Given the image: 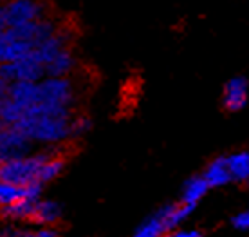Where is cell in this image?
<instances>
[{
	"label": "cell",
	"mask_w": 249,
	"mask_h": 237,
	"mask_svg": "<svg viewBox=\"0 0 249 237\" xmlns=\"http://www.w3.org/2000/svg\"><path fill=\"white\" fill-rule=\"evenodd\" d=\"M71 111L51 109L42 103L27 109L24 118L15 125L20 132L29 138V141L45 145L62 143L71 136Z\"/></svg>",
	"instance_id": "cell-1"
},
{
	"label": "cell",
	"mask_w": 249,
	"mask_h": 237,
	"mask_svg": "<svg viewBox=\"0 0 249 237\" xmlns=\"http://www.w3.org/2000/svg\"><path fill=\"white\" fill-rule=\"evenodd\" d=\"M195 206L184 205H166L159 208L156 214H152L137 226L134 237H164L170 232H174L182 221L193 212Z\"/></svg>",
	"instance_id": "cell-2"
},
{
	"label": "cell",
	"mask_w": 249,
	"mask_h": 237,
	"mask_svg": "<svg viewBox=\"0 0 249 237\" xmlns=\"http://www.w3.org/2000/svg\"><path fill=\"white\" fill-rule=\"evenodd\" d=\"M49 158L51 154L47 152H38V154H27L18 159L0 163V181H6L17 187H29V185L40 183V170Z\"/></svg>",
	"instance_id": "cell-3"
},
{
	"label": "cell",
	"mask_w": 249,
	"mask_h": 237,
	"mask_svg": "<svg viewBox=\"0 0 249 237\" xmlns=\"http://www.w3.org/2000/svg\"><path fill=\"white\" fill-rule=\"evenodd\" d=\"M74 98V83L69 76L65 78L45 76L42 81H38V103L42 105L60 111H71Z\"/></svg>",
	"instance_id": "cell-4"
},
{
	"label": "cell",
	"mask_w": 249,
	"mask_h": 237,
	"mask_svg": "<svg viewBox=\"0 0 249 237\" xmlns=\"http://www.w3.org/2000/svg\"><path fill=\"white\" fill-rule=\"evenodd\" d=\"M0 78L7 80L9 83L15 81H42L45 78V67L33 57V53L27 58H22L18 62L0 63Z\"/></svg>",
	"instance_id": "cell-5"
},
{
	"label": "cell",
	"mask_w": 249,
	"mask_h": 237,
	"mask_svg": "<svg viewBox=\"0 0 249 237\" xmlns=\"http://www.w3.org/2000/svg\"><path fill=\"white\" fill-rule=\"evenodd\" d=\"M4 7L9 27H20L44 19V6L40 0H7Z\"/></svg>",
	"instance_id": "cell-6"
},
{
	"label": "cell",
	"mask_w": 249,
	"mask_h": 237,
	"mask_svg": "<svg viewBox=\"0 0 249 237\" xmlns=\"http://www.w3.org/2000/svg\"><path fill=\"white\" fill-rule=\"evenodd\" d=\"M29 138L20 132L17 127L6 125L0 131V163L18 159L29 154Z\"/></svg>",
	"instance_id": "cell-7"
},
{
	"label": "cell",
	"mask_w": 249,
	"mask_h": 237,
	"mask_svg": "<svg viewBox=\"0 0 249 237\" xmlns=\"http://www.w3.org/2000/svg\"><path fill=\"white\" fill-rule=\"evenodd\" d=\"M222 103L228 111L235 113L246 107L248 103V80L242 76H235L231 78L224 85V93H222Z\"/></svg>",
	"instance_id": "cell-8"
},
{
	"label": "cell",
	"mask_w": 249,
	"mask_h": 237,
	"mask_svg": "<svg viewBox=\"0 0 249 237\" xmlns=\"http://www.w3.org/2000/svg\"><path fill=\"white\" fill-rule=\"evenodd\" d=\"M67 47H69V31H62L60 29L56 35H53L49 40H45L42 45H38L36 49L33 51V57L36 58L38 62L45 67L53 58L56 57V55H60Z\"/></svg>",
	"instance_id": "cell-9"
},
{
	"label": "cell",
	"mask_w": 249,
	"mask_h": 237,
	"mask_svg": "<svg viewBox=\"0 0 249 237\" xmlns=\"http://www.w3.org/2000/svg\"><path fill=\"white\" fill-rule=\"evenodd\" d=\"M7 98L13 100L24 111L31 109L38 103V83L35 81H15L9 87Z\"/></svg>",
	"instance_id": "cell-10"
},
{
	"label": "cell",
	"mask_w": 249,
	"mask_h": 237,
	"mask_svg": "<svg viewBox=\"0 0 249 237\" xmlns=\"http://www.w3.org/2000/svg\"><path fill=\"white\" fill-rule=\"evenodd\" d=\"M202 178L208 181L210 188L228 185V183L233 179L230 172V167H228V158H217V159H213V161L206 167Z\"/></svg>",
	"instance_id": "cell-11"
},
{
	"label": "cell",
	"mask_w": 249,
	"mask_h": 237,
	"mask_svg": "<svg viewBox=\"0 0 249 237\" xmlns=\"http://www.w3.org/2000/svg\"><path fill=\"white\" fill-rule=\"evenodd\" d=\"M74 55H72V51L69 49H63L60 55L53 58L47 65H45V76H53V78H65L69 76V73L74 69Z\"/></svg>",
	"instance_id": "cell-12"
},
{
	"label": "cell",
	"mask_w": 249,
	"mask_h": 237,
	"mask_svg": "<svg viewBox=\"0 0 249 237\" xmlns=\"http://www.w3.org/2000/svg\"><path fill=\"white\" fill-rule=\"evenodd\" d=\"M210 190V185L208 181L202 178V176H193L184 183V188H182V203L190 206H195L202 198L206 196V192Z\"/></svg>",
	"instance_id": "cell-13"
},
{
	"label": "cell",
	"mask_w": 249,
	"mask_h": 237,
	"mask_svg": "<svg viewBox=\"0 0 249 237\" xmlns=\"http://www.w3.org/2000/svg\"><path fill=\"white\" fill-rule=\"evenodd\" d=\"M62 216V208L58 203L54 201H38L36 208H35V216H33V221L38 223V225H54L58 219Z\"/></svg>",
	"instance_id": "cell-14"
},
{
	"label": "cell",
	"mask_w": 249,
	"mask_h": 237,
	"mask_svg": "<svg viewBox=\"0 0 249 237\" xmlns=\"http://www.w3.org/2000/svg\"><path fill=\"white\" fill-rule=\"evenodd\" d=\"M228 167L235 181H249V150H240L228 156Z\"/></svg>",
	"instance_id": "cell-15"
},
{
	"label": "cell",
	"mask_w": 249,
	"mask_h": 237,
	"mask_svg": "<svg viewBox=\"0 0 249 237\" xmlns=\"http://www.w3.org/2000/svg\"><path fill=\"white\" fill-rule=\"evenodd\" d=\"M36 203L38 201H33V199H20L18 203H13V205L2 208V214L9 219H17V221H22V219H33Z\"/></svg>",
	"instance_id": "cell-16"
},
{
	"label": "cell",
	"mask_w": 249,
	"mask_h": 237,
	"mask_svg": "<svg viewBox=\"0 0 249 237\" xmlns=\"http://www.w3.org/2000/svg\"><path fill=\"white\" fill-rule=\"evenodd\" d=\"M24 114H25L24 109L17 105L13 100H9V98L0 100V119H2L6 125H11V127H15L20 119L24 118Z\"/></svg>",
	"instance_id": "cell-17"
},
{
	"label": "cell",
	"mask_w": 249,
	"mask_h": 237,
	"mask_svg": "<svg viewBox=\"0 0 249 237\" xmlns=\"http://www.w3.org/2000/svg\"><path fill=\"white\" fill-rule=\"evenodd\" d=\"M63 167H65V161H63L62 158L51 156L49 159L44 163L42 170H40V183L44 185V183H49V181L56 179L58 176L62 174Z\"/></svg>",
	"instance_id": "cell-18"
},
{
	"label": "cell",
	"mask_w": 249,
	"mask_h": 237,
	"mask_svg": "<svg viewBox=\"0 0 249 237\" xmlns=\"http://www.w3.org/2000/svg\"><path fill=\"white\" fill-rule=\"evenodd\" d=\"M90 127H92V121L87 116H76L71 119V136H81L90 131Z\"/></svg>",
	"instance_id": "cell-19"
},
{
	"label": "cell",
	"mask_w": 249,
	"mask_h": 237,
	"mask_svg": "<svg viewBox=\"0 0 249 237\" xmlns=\"http://www.w3.org/2000/svg\"><path fill=\"white\" fill-rule=\"evenodd\" d=\"M233 226L238 228V230H249V210H244V212L237 214L233 217Z\"/></svg>",
	"instance_id": "cell-20"
},
{
	"label": "cell",
	"mask_w": 249,
	"mask_h": 237,
	"mask_svg": "<svg viewBox=\"0 0 249 237\" xmlns=\"http://www.w3.org/2000/svg\"><path fill=\"white\" fill-rule=\"evenodd\" d=\"M0 237H33V232L18 230V228H9V230L2 232V236Z\"/></svg>",
	"instance_id": "cell-21"
},
{
	"label": "cell",
	"mask_w": 249,
	"mask_h": 237,
	"mask_svg": "<svg viewBox=\"0 0 249 237\" xmlns=\"http://www.w3.org/2000/svg\"><path fill=\"white\" fill-rule=\"evenodd\" d=\"M166 237H202L199 230H174Z\"/></svg>",
	"instance_id": "cell-22"
},
{
	"label": "cell",
	"mask_w": 249,
	"mask_h": 237,
	"mask_svg": "<svg viewBox=\"0 0 249 237\" xmlns=\"http://www.w3.org/2000/svg\"><path fill=\"white\" fill-rule=\"evenodd\" d=\"M7 29H9V25H7L6 19V7H4V4H0V38L6 35Z\"/></svg>",
	"instance_id": "cell-23"
},
{
	"label": "cell",
	"mask_w": 249,
	"mask_h": 237,
	"mask_svg": "<svg viewBox=\"0 0 249 237\" xmlns=\"http://www.w3.org/2000/svg\"><path fill=\"white\" fill-rule=\"evenodd\" d=\"M33 237H58V232L53 228H40V230L33 232Z\"/></svg>",
	"instance_id": "cell-24"
},
{
	"label": "cell",
	"mask_w": 249,
	"mask_h": 237,
	"mask_svg": "<svg viewBox=\"0 0 249 237\" xmlns=\"http://www.w3.org/2000/svg\"><path fill=\"white\" fill-rule=\"evenodd\" d=\"M9 87H11V83L4 78H0V100H4L7 98V94H9Z\"/></svg>",
	"instance_id": "cell-25"
},
{
	"label": "cell",
	"mask_w": 249,
	"mask_h": 237,
	"mask_svg": "<svg viewBox=\"0 0 249 237\" xmlns=\"http://www.w3.org/2000/svg\"><path fill=\"white\" fill-rule=\"evenodd\" d=\"M4 127H6V123H4V121H2V119H0V131H2V129H4Z\"/></svg>",
	"instance_id": "cell-26"
}]
</instances>
